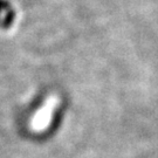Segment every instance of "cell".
I'll return each instance as SVG.
<instances>
[{
  "label": "cell",
  "mask_w": 158,
  "mask_h": 158,
  "mask_svg": "<svg viewBox=\"0 0 158 158\" xmlns=\"http://www.w3.org/2000/svg\"><path fill=\"white\" fill-rule=\"evenodd\" d=\"M2 2H4V1H0V10H1V8H4V6H1V4H2Z\"/></svg>",
  "instance_id": "obj_1"
}]
</instances>
